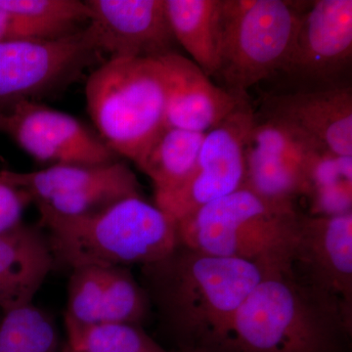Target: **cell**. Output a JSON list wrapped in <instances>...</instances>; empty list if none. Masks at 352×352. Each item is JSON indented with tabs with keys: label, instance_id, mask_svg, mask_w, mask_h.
I'll list each match as a JSON object with an SVG mask.
<instances>
[{
	"label": "cell",
	"instance_id": "cell-14",
	"mask_svg": "<svg viewBox=\"0 0 352 352\" xmlns=\"http://www.w3.org/2000/svg\"><path fill=\"white\" fill-rule=\"evenodd\" d=\"M157 61L166 94L164 126L207 133L248 101L215 85L198 65L179 52Z\"/></svg>",
	"mask_w": 352,
	"mask_h": 352
},
{
	"label": "cell",
	"instance_id": "cell-11",
	"mask_svg": "<svg viewBox=\"0 0 352 352\" xmlns=\"http://www.w3.org/2000/svg\"><path fill=\"white\" fill-rule=\"evenodd\" d=\"M352 58L351 0L310 1L303 11L285 75L300 90L337 87Z\"/></svg>",
	"mask_w": 352,
	"mask_h": 352
},
{
	"label": "cell",
	"instance_id": "cell-21",
	"mask_svg": "<svg viewBox=\"0 0 352 352\" xmlns=\"http://www.w3.org/2000/svg\"><path fill=\"white\" fill-rule=\"evenodd\" d=\"M72 352H170L133 324L98 322L82 325L65 320Z\"/></svg>",
	"mask_w": 352,
	"mask_h": 352
},
{
	"label": "cell",
	"instance_id": "cell-1",
	"mask_svg": "<svg viewBox=\"0 0 352 352\" xmlns=\"http://www.w3.org/2000/svg\"><path fill=\"white\" fill-rule=\"evenodd\" d=\"M144 288L179 351L224 352L238 310L264 272L241 259L219 258L178 244L141 266Z\"/></svg>",
	"mask_w": 352,
	"mask_h": 352
},
{
	"label": "cell",
	"instance_id": "cell-29",
	"mask_svg": "<svg viewBox=\"0 0 352 352\" xmlns=\"http://www.w3.org/2000/svg\"><path fill=\"white\" fill-rule=\"evenodd\" d=\"M178 352H198V351H178Z\"/></svg>",
	"mask_w": 352,
	"mask_h": 352
},
{
	"label": "cell",
	"instance_id": "cell-22",
	"mask_svg": "<svg viewBox=\"0 0 352 352\" xmlns=\"http://www.w3.org/2000/svg\"><path fill=\"white\" fill-rule=\"evenodd\" d=\"M0 7L18 16L41 38H63L88 22L87 4L80 0H0Z\"/></svg>",
	"mask_w": 352,
	"mask_h": 352
},
{
	"label": "cell",
	"instance_id": "cell-20",
	"mask_svg": "<svg viewBox=\"0 0 352 352\" xmlns=\"http://www.w3.org/2000/svg\"><path fill=\"white\" fill-rule=\"evenodd\" d=\"M307 198L311 215H340L352 212V157L322 151L315 157Z\"/></svg>",
	"mask_w": 352,
	"mask_h": 352
},
{
	"label": "cell",
	"instance_id": "cell-30",
	"mask_svg": "<svg viewBox=\"0 0 352 352\" xmlns=\"http://www.w3.org/2000/svg\"><path fill=\"white\" fill-rule=\"evenodd\" d=\"M69 352H72V351H69Z\"/></svg>",
	"mask_w": 352,
	"mask_h": 352
},
{
	"label": "cell",
	"instance_id": "cell-27",
	"mask_svg": "<svg viewBox=\"0 0 352 352\" xmlns=\"http://www.w3.org/2000/svg\"><path fill=\"white\" fill-rule=\"evenodd\" d=\"M21 38H41L18 16L0 7V41Z\"/></svg>",
	"mask_w": 352,
	"mask_h": 352
},
{
	"label": "cell",
	"instance_id": "cell-5",
	"mask_svg": "<svg viewBox=\"0 0 352 352\" xmlns=\"http://www.w3.org/2000/svg\"><path fill=\"white\" fill-rule=\"evenodd\" d=\"M85 99L99 138L116 156L134 164L164 126L157 59L109 58L88 78Z\"/></svg>",
	"mask_w": 352,
	"mask_h": 352
},
{
	"label": "cell",
	"instance_id": "cell-13",
	"mask_svg": "<svg viewBox=\"0 0 352 352\" xmlns=\"http://www.w3.org/2000/svg\"><path fill=\"white\" fill-rule=\"evenodd\" d=\"M85 29L99 54L157 59L176 51L164 0H85Z\"/></svg>",
	"mask_w": 352,
	"mask_h": 352
},
{
	"label": "cell",
	"instance_id": "cell-6",
	"mask_svg": "<svg viewBox=\"0 0 352 352\" xmlns=\"http://www.w3.org/2000/svg\"><path fill=\"white\" fill-rule=\"evenodd\" d=\"M309 2L221 0L215 76L227 91L247 97L249 88L283 73Z\"/></svg>",
	"mask_w": 352,
	"mask_h": 352
},
{
	"label": "cell",
	"instance_id": "cell-26",
	"mask_svg": "<svg viewBox=\"0 0 352 352\" xmlns=\"http://www.w3.org/2000/svg\"><path fill=\"white\" fill-rule=\"evenodd\" d=\"M31 203L30 196L0 171V233L21 226L25 210Z\"/></svg>",
	"mask_w": 352,
	"mask_h": 352
},
{
	"label": "cell",
	"instance_id": "cell-3",
	"mask_svg": "<svg viewBox=\"0 0 352 352\" xmlns=\"http://www.w3.org/2000/svg\"><path fill=\"white\" fill-rule=\"evenodd\" d=\"M351 332L289 270L271 271L241 305L224 352H346Z\"/></svg>",
	"mask_w": 352,
	"mask_h": 352
},
{
	"label": "cell",
	"instance_id": "cell-28",
	"mask_svg": "<svg viewBox=\"0 0 352 352\" xmlns=\"http://www.w3.org/2000/svg\"><path fill=\"white\" fill-rule=\"evenodd\" d=\"M4 116H6V107L0 105V131H1L2 126H3Z\"/></svg>",
	"mask_w": 352,
	"mask_h": 352
},
{
	"label": "cell",
	"instance_id": "cell-25",
	"mask_svg": "<svg viewBox=\"0 0 352 352\" xmlns=\"http://www.w3.org/2000/svg\"><path fill=\"white\" fill-rule=\"evenodd\" d=\"M65 320L89 325L101 320L105 268L80 266L72 270Z\"/></svg>",
	"mask_w": 352,
	"mask_h": 352
},
{
	"label": "cell",
	"instance_id": "cell-23",
	"mask_svg": "<svg viewBox=\"0 0 352 352\" xmlns=\"http://www.w3.org/2000/svg\"><path fill=\"white\" fill-rule=\"evenodd\" d=\"M60 336L50 314L36 305L2 314L0 352H59Z\"/></svg>",
	"mask_w": 352,
	"mask_h": 352
},
{
	"label": "cell",
	"instance_id": "cell-9",
	"mask_svg": "<svg viewBox=\"0 0 352 352\" xmlns=\"http://www.w3.org/2000/svg\"><path fill=\"white\" fill-rule=\"evenodd\" d=\"M254 119L245 101L208 131L188 178L173 191L155 195V205L178 221L244 186L245 147Z\"/></svg>",
	"mask_w": 352,
	"mask_h": 352
},
{
	"label": "cell",
	"instance_id": "cell-10",
	"mask_svg": "<svg viewBox=\"0 0 352 352\" xmlns=\"http://www.w3.org/2000/svg\"><path fill=\"white\" fill-rule=\"evenodd\" d=\"M99 55L85 27L63 38L0 41V105L59 89Z\"/></svg>",
	"mask_w": 352,
	"mask_h": 352
},
{
	"label": "cell",
	"instance_id": "cell-8",
	"mask_svg": "<svg viewBox=\"0 0 352 352\" xmlns=\"http://www.w3.org/2000/svg\"><path fill=\"white\" fill-rule=\"evenodd\" d=\"M326 151L314 139L288 122L254 113L245 147L244 187L266 200L296 207L307 196L310 168Z\"/></svg>",
	"mask_w": 352,
	"mask_h": 352
},
{
	"label": "cell",
	"instance_id": "cell-24",
	"mask_svg": "<svg viewBox=\"0 0 352 352\" xmlns=\"http://www.w3.org/2000/svg\"><path fill=\"white\" fill-rule=\"evenodd\" d=\"M105 268V291L100 322L141 326L149 314L151 303L144 288L127 267Z\"/></svg>",
	"mask_w": 352,
	"mask_h": 352
},
{
	"label": "cell",
	"instance_id": "cell-17",
	"mask_svg": "<svg viewBox=\"0 0 352 352\" xmlns=\"http://www.w3.org/2000/svg\"><path fill=\"white\" fill-rule=\"evenodd\" d=\"M176 43L210 78L219 68L221 0H164Z\"/></svg>",
	"mask_w": 352,
	"mask_h": 352
},
{
	"label": "cell",
	"instance_id": "cell-15",
	"mask_svg": "<svg viewBox=\"0 0 352 352\" xmlns=\"http://www.w3.org/2000/svg\"><path fill=\"white\" fill-rule=\"evenodd\" d=\"M261 112L300 129L326 151L352 157L351 85L272 95Z\"/></svg>",
	"mask_w": 352,
	"mask_h": 352
},
{
	"label": "cell",
	"instance_id": "cell-18",
	"mask_svg": "<svg viewBox=\"0 0 352 352\" xmlns=\"http://www.w3.org/2000/svg\"><path fill=\"white\" fill-rule=\"evenodd\" d=\"M206 133L164 126L136 166L151 179L155 195L168 193L188 178L198 159Z\"/></svg>",
	"mask_w": 352,
	"mask_h": 352
},
{
	"label": "cell",
	"instance_id": "cell-7",
	"mask_svg": "<svg viewBox=\"0 0 352 352\" xmlns=\"http://www.w3.org/2000/svg\"><path fill=\"white\" fill-rule=\"evenodd\" d=\"M289 271L352 327V212L300 214Z\"/></svg>",
	"mask_w": 352,
	"mask_h": 352
},
{
	"label": "cell",
	"instance_id": "cell-12",
	"mask_svg": "<svg viewBox=\"0 0 352 352\" xmlns=\"http://www.w3.org/2000/svg\"><path fill=\"white\" fill-rule=\"evenodd\" d=\"M2 131L41 163L103 164L118 161L98 134L69 113L34 100L6 108Z\"/></svg>",
	"mask_w": 352,
	"mask_h": 352
},
{
	"label": "cell",
	"instance_id": "cell-4",
	"mask_svg": "<svg viewBox=\"0 0 352 352\" xmlns=\"http://www.w3.org/2000/svg\"><path fill=\"white\" fill-rule=\"evenodd\" d=\"M300 212L241 187L177 221L180 244L256 264L264 273L289 270Z\"/></svg>",
	"mask_w": 352,
	"mask_h": 352
},
{
	"label": "cell",
	"instance_id": "cell-2",
	"mask_svg": "<svg viewBox=\"0 0 352 352\" xmlns=\"http://www.w3.org/2000/svg\"><path fill=\"white\" fill-rule=\"evenodd\" d=\"M39 215L55 261L71 270L143 266L168 256L179 244L177 221L142 194L85 217Z\"/></svg>",
	"mask_w": 352,
	"mask_h": 352
},
{
	"label": "cell",
	"instance_id": "cell-16",
	"mask_svg": "<svg viewBox=\"0 0 352 352\" xmlns=\"http://www.w3.org/2000/svg\"><path fill=\"white\" fill-rule=\"evenodd\" d=\"M50 241L36 226L23 222L0 233V310L31 305L54 264Z\"/></svg>",
	"mask_w": 352,
	"mask_h": 352
},
{
	"label": "cell",
	"instance_id": "cell-19",
	"mask_svg": "<svg viewBox=\"0 0 352 352\" xmlns=\"http://www.w3.org/2000/svg\"><path fill=\"white\" fill-rule=\"evenodd\" d=\"M129 170L131 168L126 164L115 161L103 164H52L30 173L1 171L9 182L30 196L32 203L38 204L103 184Z\"/></svg>",
	"mask_w": 352,
	"mask_h": 352
}]
</instances>
